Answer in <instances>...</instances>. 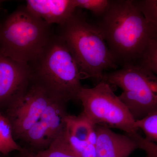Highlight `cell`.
Segmentation results:
<instances>
[{
	"label": "cell",
	"mask_w": 157,
	"mask_h": 157,
	"mask_svg": "<svg viewBox=\"0 0 157 157\" xmlns=\"http://www.w3.org/2000/svg\"><path fill=\"white\" fill-rule=\"evenodd\" d=\"M98 25L117 64L136 63L156 32L136 1H110Z\"/></svg>",
	"instance_id": "obj_1"
},
{
	"label": "cell",
	"mask_w": 157,
	"mask_h": 157,
	"mask_svg": "<svg viewBox=\"0 0 157 157\" xmlns=\"http://www.w3.org/2000/svg\"><path fill=\"white\" fill-rule=\"evenodd\" d=\"M30 66L32 80L53 98L67 104L78 101L82 75L73 54L63 39L52 35Z\"/></svg>",
	"instance_id": "obj_2"
},
{
	"label": "cell",
	"mask_w": 157,
	"mask_h": 157,
	"mask_svg": "<svg viewBox=\"0 0 157 157\" xmlns=\"http://www.w3.org/2000/svg\"><path fill=\"white\" fill-rule=\"evenodd\" d=\"M59 26V36L73 54L83 78H94L98 82L106 70L117 68L100 29L88 21L80 9Z\"/></svg>",
	"instance_id": "obj_3"
},
{
	"label": "cell",
	"mask_w": 157,
	"mask_h": 157,
	"mask_svg": "<svg viewBox=\"0 0 157 157\" xmlns=\"http://www.w3.org/2000/svg\"><path fill=\"white\" fill-rule=\"evenodd\" d=\"M50 26L25 6L19 7L0 22V53L31 64L52 36Z\"/></svg>",
	"instance_id": "obj_4"
},
{
	"label": "cell",
	"mask_w": 157,
	"mask_h": 157,
	"mask_svg": "<svg viewBox=\"0 0 157 157\" xmlns=\"http://www.w3.org/2000/svg\"><path fill=\"white\" fill-rule=\"evenodd\" d=\"M102 80L122 90L119 98L135 121L157 111V75L139 63L104 73Z\"/></svg>",
	"instance_id": "obj_5"
},
{
	"label": "cell",
	"mask_w": 157,
	"mask_h": 157,
	"mask_svg": "<svg viewBox=\"0 0 157 157\" xmlns=\"http://www.w3.org/2000/svg\"><path fill=\"white\" fill-rule=\"evenodd\" d=\"M78 99L82 112L95 125L120 129L127 135L137 132L135 119L107 82L101 80L92 88L82 86Z\"/></svg>",
	"instance_id": "obj_6"
},
{
	"label": "cell",
	"mask_w": 157,
	"mask_h": 157,
	"mask_svg": "<svg viewBox=\"0 0 157 157\" xmlns=\"http://www.w3.org/2000/svg\"><path fill=\"white\" fill-rule=\"evenodd\" d=\"M56 98L35 82L8 104L7 117L14 139H21ZM58 100V99H57Z\"/></svg>",
	"instance_id": "obj_7"
},
{
	"label": "cell",
	"mask_w": 157,
	"mask_h": 157,
	"mask_svg": "<svg viewBox=\"0 0 157 157\" xmlns=\"http://www.w3.org/2000/svg\"><path fill=\"white\" fill-rule=\"evenodd\" d=\"M67 104L57 99L54 100L21 140L39 151L48 148L65 131L68 115Z\"/></svg>",
	"instance_id": "obj_8"
},
{
	"label": "cell",
	"mask_w": 157,
	"mask_h": 157,
	"mask_svg": "<svg viewBox=\"0 0 157 157\" xmlns=\"http://www.w3.org/2000/svg\"><path fill=\"white\" fill-rule=\"evenodd\" d=\"M32 79L29 65L0 53V105H8L27 87Z\"/></svg>",
	"instance_id": "obj_9"
},
{
	"label": "cell",
	"mask_w": 157,
	"mask_h": 157,
	"mask_svg": "<svg viewBox=\"0 0 157 157\" xmlns=\"http://www.w3.org/2000/svg\"><path fill=\"white\" fill-rule=\"evenodd\" d=\"M96 157H128L138 148L130 135L117 134L107 126L95 125Z\"/></svg>",
	"instance_id": "obj_10"
},
{
	"label": "cell",
	"mask_w": 157,
	"mask_h": 157,
	"mask_svg": "<svg viewBox=\"0 0 157 157\" xmlns=\"http://www.w3.org/2000/svg\"><path fill=\"white\" fill-rule=\"evenodd\" d=\"M26 9L49 25H61L77 9L74 0H28Z\"/></svg>",
	"instance_id": "obj_11"
},
{
	"label": "cell",
	"mask_w": 157,
	"mask_h": 157,
	"mask_svg": "<svg viewBox=\"0 0 157 157\" xmlns=\"http://www.w3.org/2000/svg\"><path fill=\"white\" fill-rule=\"evenodd\" d=\"M95 125L84 113L78 116L68 114L65 132L68 142L79 156L86 146Z\"/></svg>",
	"instance_id": "obj_12"
},
{
	"label": "cell",
	"mask_w": 157,
	"mask_h": 157,
	"mask_svg": "<svg viewBox=\"0 0 157 157\" xmlns=\"http://www.w3.org/2000/svg\"><path fill=\"white\" fill-rule=\"evenodd\" d=\"M30 157H80L70 146L65 131L48 148L40 151Z\"/></svg>",
	"instance_id": "obj_13"
},
{
	"label": "cell",
	"mask_w": 157,
	"mask_h": 157,
	"mask_svg": "<svg viewBox=\"0 0 157 157\" xmlns=\"http://www.w3.org/2000/svg\"><path fill=\"white\" fill-rule=\"evenodd\" d=\"M23 151L14 139L9 119L0 112V153L8 155L12 151Z\"/></svg>",
	"instance_id": "obj_14"
},
{
	"label": "cell",
	"mask_w": 157,
	"mask_h": 157,
	"mask_svg": "<svg viewBox=\"0 0 157 157\" xmlns=\"http://www.w3.org/2000/svg\"><path fill=\"white\" fill-rule=\"evenodd\" d=\"M135 126L143 132L146 140L157 144V111L135 121Z\"/></svg>",
	"instance_id": "obj_15"
},
{
	"label": "cell",
	"mask_w": 157,
	"mask_h": 157,
	"mask_svg": "<svg viewBox=\"0 0 157 157\" xmlns=\"http://www.w3.org/2000/svg\"><path fill=\"white\" fill-rule=\"evenodd\" d=\"M139 61V64L157 75V32L150 39Z\"/></svg>",
	"instance_id": "obj_16"
},
{
	"label": "cell",
	"mask_w": 157,
	"mask_h": 157,
	"mask_svg": "<svg viewBox=\"0 0 157 157\" xmlns=\"http://www.w3.org/2000/svg\"><path fill=\"white\" fill-rule=\"evenodd\" d=\"M77 9H84L91 11L98 16H103L110 4L108 0H74Z\"/></svg>",
	"instance_id": "obj_17"
},
{
	"label": "cell",
	"mask_w": 157,
	"mask_h": 157,
	"mask_svg": "<svg viewBox=\"0 0 157 157\" xmlns=\"http://www.w3.org/2000/svg\"><path fill=\"white\" fill-rule=\"evenodd\" d=\"M144 17L157 32V0L136 1Z\"/></svg>",
	"instance_id": "obj_18"
},
{
	"label": "cell",
	"mask_w": 157,
	"mask_h": 157,
	"mask_svg": "<svg viewBox=\"0 0 157 157\" xmlns=\"http://www.w3.org/2000/svg\"><path fill=\"white\" fill-rule=\"evenodd\" d=\"M137 144L138 148L142 150L149 157H157V144L150 142L135 132L130 135Z\"/></svg>",
	"instance_id": "obj_19"
},
{
	"label": "cell",
	"mask_w": 157,
	"mask_h": 157,
	"mask_svg": "<svg viewBox=\"0 0 157 157\" xmlns=\"http://www.w3.org/2000/svg\"><path fill=\"white\" fill-rule=\"evenodd\" d=\"M4 2H5V1H1V0H0V6H2V3Z\"/></svg>",
	"instance_id": "obj_20"
},
{
	"label": "cell",
	"mask_w": 157,
	"mask_h": 157,
	"mask_svg": "<svg viewBox=\"0 0 157 157\" xmlns=\"http://www.w3.org/2000/svg\"><path fill=\"white\" fill-rule=\"evenodd\" d=\"M146 157H148V156H147Z\"/></svg>",
	"instance_id": "obj_21"
},
{
	"label": "cell",
	"mask_w": 157,
	"mask_h": 157,
	"mask_svg": "<svg viewBox=\"0 0 157 157\" xmlns=\"http://www.w3.org/2000/svg\"><path fill=\"white\" fill-rule=\"evenodd\" d=\"M29 157H30L29 156Z\"/></svg>",
	"instance_id": "obj_22"
}]
</instances>
